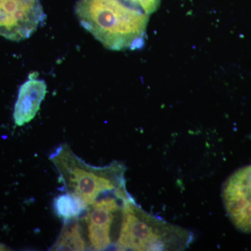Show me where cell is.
I'll return each instance as SVG.
<instances>
[{"label": "cell", "mask_w": 251, "mask_h": 251, "mask_svg": "<svg viewBox=\"0 0 251 251\" xmlns=\"http://www.w3.org/2000/svg\"><path fill=\"white\" fill-rule=\"evenodd\" d=\"M77 19L106 49H141L145 44L149 16L124 0H79Z\"/></svg>", "instance_id": "cell-1"}, {"label": "cell", "mask_w": 251, "mask_h": 251, "mask_svg": "<svg viewBox=\"0 0 251 251\" xmlns=\"http://www.w3.org/2000/svg\"><path fill=\"white\" fill-rule=\"evenodd\" d=\"M193 237L188 229L144 211L129 196L124 202L115 248L118 251H181L189 247Z\"/></svg>", "instance_id": "cell-2"}, {"label": "cell", "mask_w": 251, "mask_h": 251, "mask_svg": "<svg viewBox=\"0 0 251 251\" xmlns=\"http://www.w3.org/2000/svg\"><path fill=\"white\" fill-rule=\"evenodd\" d=\"M49 158L67 193L80 198L87 207L99 198L126 187L125 167L119 162L103 167L91 166L66 144L56 149Z\"/></svg>", "instance_id": "cell-3"}, {"label": "cell", "mask_w": 251, "mask_h": 251, "mask_svg": "<svg viewBox=\"0 0 251 251\" xmlns=\"http://www.w3.org/2000/svg\"><path fill=\"white\" fill-rule=\"evenodd\" d=\"M130 195L125 188L104 196L87 208L80 220L89 249L115 247L121 226L122 208Z\"/></svg>", "instance_id": "cell-4"}, {"label": "cell", "mask_w": 251, "mask_h": 251, "mask_svg": "<svg viewBox=\"0 0 251 251\" xmlns=\"http://www.w3.org/2000/svg\"><path fill=\"white\" fill-rule=\"evenodd\" d=\"M45 19L39 0H0V36L5 39L25 40Z\"/></svg>", "instance_id": "cell-5"}, {"label": "cell", "mask_w": 251, "mask_h": 251, "mask_svg": "<svg viewBox=\"0 0 251 251\" xmlns=\"http://www.w3.org/2000/svg\"><path fill=\"white\" fill-rule=\"evenodd\" d=\"M229 219L242 232H251V165L234 172L223 191Z\"/></svg>", "instance_id": "cell-6"}, {"label": "cell", "mask_w": 251, "mask_h": 251, "mask_svg": "<svg viewBox=\"0 0 251 251\" xmlns=\"http://www.w3.org/2000/svg\"><path fill=\"white\" fill-rule=\"evenodd\" d=\"M31 74L29 79L21 86L14 106V119L16 126H22L30 122L40 109L45 98L47 86L45 81Z\"/></svg>", "instance_id": "cell-7"}, {"label": "cell", "mask_w": 251, "mask_h": 251, "mask_svg": "<svg viewBox=\"0 0 251 251\" xmlns=\"http://www.w3.org/2000/svg\"><path fill=\"white\" fill-rule=\"evenodd\" d=\"M89 249L85 231L79 218L65 221L51 251H85Z\"/></svg>", "instance_id": "cell-8"}, {"label": "cell", "mask_w": 251, "mask_h": 251, "mask_svg": "<svg viewBox=\"0 0 251 251\" xmlns=\"http://www.w3.org/2000/svg\"><path fill=\"white\" fill-rule=\"evenodd\" d=\"M54 208L56 214L65 222L79 218L85 212L87 206L80 198L67 193L55 198Z\"/></svg>", "instance_id": "cell-9"}, {"label": "cell", "mask_w": 251, "mask_h": 251, "mask_svg": "<svg viewBox=\"0 0 251 251\" xmlns=\"http://www.w3.org/2000/svg\"><path fill=\"white\" fill-rule=\"evenodd\" d=\"M135 7L138 8L148 15L152 14L158 10L161 0H124Z\"/></svg>", "instance_id": "cell-10"}, {"label": "cell", "mask_w": 251, "mask_h": 251, "mask_svg": "<svg viewBox=\"0 0 251 251\" xmlns=\"http://www.w3.org/2000/svg\"><path fill=\"white\" fill-rule=\"evenodd\" d=\"M9 248L6 247V246L3 245V244H0V251H9Z\"/></svg>", "instance_id": "cell-11"}]
</instances>
